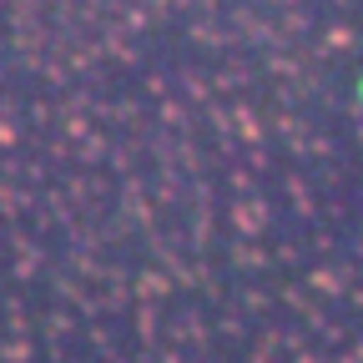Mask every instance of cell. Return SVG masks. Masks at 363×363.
<instances>
[{
    "label": "cell",
    "mask_w": 363,
    "mask_h": 363,
    "mask_svg": "<svg viewBox=\"0 0 363 363\" xmlns=\"http://www.w3.org/2000/svg\"><path fill=\"white\" fill-rule=\"evenodd\" d=\"M358 96H363V81H358Z\"/></svg>",
    "instance_id": "cell-1"
}]
</instances>
